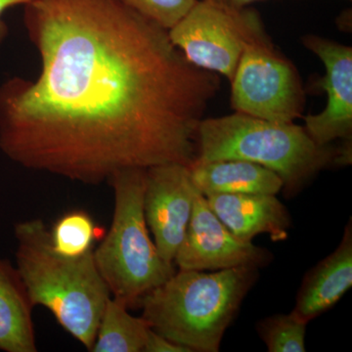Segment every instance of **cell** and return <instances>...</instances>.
Masks as SVG:
<instances>
[{"label":"cell","instance_id":"obj_1","mask_svg":"<svg viewBox=\"0 0 352 352\" xmlns=\"http://www.w3.org/2000/svg\"><path fill=\"white\" fill-rule=\"evenodd\" d=\"M36 80L0 85V150L29 170L98 185L118 171L190 166L220 89L168 30L119 0H31Z\"/></svg>","mask_w":352,"mask_h":352},{"label":"cell","instance_id":"obj_2","mask_svg":"<svg viewBox=\"0 0 352 352\" xmlns=\"http://www.w3.org/2000/svg\"><path fill=\"white\" fill-rule=\"evenodd\" d=\"M342 146L319 145L305 126L272 122L235 112L201 120L195 161L243 160L274 171L284 196L293 198L321 171L351 164V140Z\"/></svg>","mask_w":352,"mask_h":352},{"label":"cell","instance_id":"obj_3","mask_svg":"<svg viewBox=\"0 0 352 352\" xmlns=\"http://www.w3.org/2000/svg\"><path fill=\"white\" fill-rule=\"evenodd\" d=\"M14 233L17 270L34 307L47 308L64 330L91 351L111 298L94 250L76 258L58 254L43 219L18 222Z\"/></svg>","mask_w":352,"mask_h":352},{"label":"cell","instance_id":"obj_4","mask_svg":"<svg viewBox=\"0 0 352 352\" xmlns=\"http://www.w3.org/2000/svg\"><path fill=\"white\" fill-rule=\"evenodd\" d=\"M258 279V268L175 271L139 307L150 328L192 351L217 352Z\"/></svg>","mask_w":352,"mask_h":352},{"label":"cell","instance_id":"obj_5","mask_svg":"<svg viewBox=\"0 0 352 352\" xmlns=\"http://www.w3.org/2000/svg\"><path fill=\"white\" fill-rule=\"evenodd\" d=\"M144 168L118 171L109 180L115 193L110 230L94 250L95 263L111 296L127 308L139 307L146 294L175 273L164 261L150 237L143 198Z\"/></svg>","mask_w":352,"mask_h":352},{"label":"cell","instance_id":"obj_6","mask_svg":"<svg viewBox=\"0 0 352 352\" xmlns=\"http://www.w3.org/2000/svg\"><path fill=\"white\" fill-rule=\"evenodd\" d=\"M171 43L188 62L232 80L245 48L270 38L256 9L231 8L198 0L179 22L168 30Z\"/></svg>","mask_w":352,"mask_h":352},{"label":"cell","instance_id":"obj_7","mask_svg":"<svg viewBox=\"0 0 352 352\" xmlns=\"http://www.w3.org/2000/svg\"><path fill=\"white\" fill-rule=\"evenodd\" d=\"M230 82L235 112L280 122L302 116L305 94L300 74L270 38L245 48Z\"/></svg>","mask_w":352,"mask_h":352},{"label":"cell","instance_id":"obj_8","mask_svg":"<svg viewBox=\"0 0 352 352\" xmlns=\"http://www.w3.org/2000/svg\"><path fill=\"white\" fill-rule=\"evenodd\" d=\"M272 258L268 250L234 235L212 212L206 197L197 191L186 235L175 258L179 270H259L271 263Z\"/></svg>","mask_w":352,"mask_h":352},{"label":"cell","instance_id":"obj_9","mask_svg":"<svg viewBox=\"0 0 352 352\" xmlns=\"http://www.w3.org/2000/svg\"><path fill=\"white\" fill-rule=\"evenodd\" d=\"M197 191L184 164H160L146 170V222L160 256L168 263H175L186 235Z\"/></svg>","mask_w":352,"mask_h":352},{"label":"cell","instance_id":"obj_10","mask_svg":"<svg viewBox=\"0 0 352 352\" xmlns=\"http://www.w3.org/2000/svg\"><path fill=\"white\" fill-rule=\"evenodd\" d=\"M302 43L325 67L319 87L327 94V106L317 115L305 118L308 135L319 145L352 138V48L331 39L307 34Z\"/></svg>","mask_w":352,"mask_h":352},{"label":"cell","instance_id":"obj_11","mask_svg":"<svg viewBox=\"0 0 352 352\" xmlns=\"http://www.w3.org/2000/svg\"><path fill=\"white\" fill-rule=\"evenodd\" d=\"M224 226L240 239L267 234L274 242L287 240L292 226L289 210L276 195L217 194L206 197Z\"/></svg>","mask_w":352,"mask_h":352},{"label":"cell","instance_id":"obj_12","mask_svg":"<svg viewBox=\"0 0 352 352\" xmlns=\"http://www.w3.org/2000/svg\"><path fill=\"white\" fill-rule=\"evenodd\" d=\"M351 286L352 223L349 219L337 249L305 274L292 312L309 323L339 302Z\"/></svg>","mask_w":352,"mask_h":352},{"label":"cell","instance_id":"obj_13","mask_svg":"<svg viewBox=\"0 0 352 352\" xmlns=\"http://www.w3.org/2000/svg\"><path fill=\"white\" fill-rule=\"evenodd\" d=\"M192 182L205 197L217 194L277 195L283 182L274 171L243 160L194 161L189 166Z\"/></svg>","mask_w":352,"mask_h":352},{"label":"cell","instance_id":"obj_14","mask_svg":"<svg viewBox=\"0 0 352 352\" xmlns=\"http://www.w3.org/2000/svg\"><path fill=\"white\" fill-rule=\"evenodd\" d=\"M34 307L17 268L0 259V351H38Z\"/></svg>","mask_w":352,"mask_h":352},{"label":"cell","instance_id":"obj_15","mask_svg":"<svg viewBox=\"0 0 352 352\" xmlns=\"http://www.w3.org/2000/svg\"><path fill=\"white\" fill-rule=\"evenodd\" d=\"M150 326L132 316L124 302L111 296L101 315L92 352H141Z\"/></svg>","mask_w":352,"mask_h":352},{"label":"cell","instance_id":"obj_16","mask_svg":"<svg viewBox=\"0 0 352 352\" xmlns=\"http://www.w3.org/2000/svg\"><path fill=\"white\" fill-rule=\"evenodd\" d=\"M50 236L53 249L58 254L76 258L94 250L97 226L85 210H72L57 220Z\"/></svg>","mask_w":352,"mask_h":352},{"label":"cell","instance_id":"obj_17","mask_svg":"<svg viewBox=\"0 0 352 352\" xmlns=\"http://www.w3.org/2000/svg\"><path fill=\"white\" fill-rule=\"evenodd\" d=\"M307 324L291 312L261 319L256 331L270 352H305Z\"/></svg>","mask_w":352,"mask_h":352},{"label":"cell","instance_id":"obj_18","mask_svg":"<svg viewBox=\"0 0 352 352\" xmlns=\"http://www.w3.org/2000/svg\"><path fill=\"white\" fill-rule=\"evenodd\" d=\"M163 27L170 30L188 13L198 0H119Z\"/></svg>","mask_w":352,"mask_h":352},{"label":"cell","instance_id":"obj_19","mask_svg":"<svg viewBox=\"0 0 352 352\" xmlns=\"http://www.w3.org/2000/svg\"><path fill=\"white\" fill-rule=\"evenodd\" d=\"M143 352H193L188 347L176 344L150 328Z\"/></svg>","mask_w":352,"mask_h":352},{"label":"cell","instance_id":"obj_20","mask_svg":"<svg viewBox=\"0 0 352 352\" xmlns=\"http://www.w3.org/2000/svg\"><path fill=\"white\" fill-rule=\"evenodd\" d=\"M31 0H0V44L8 36V27L3 20V14L11 7L23 6L29 3Z\"/></svg>","mask_w":352,"mask_h":352},{"label":"cell","instance_id":"obj_21","mask_svg":"<svg viewBox=\"0 0 352 352\" xmlns=\"http://www.w3.org/2000/svg\"><path fill=\"white\" fill-rule=\"evenodd\" d=\"M210 1L215 2V3L221 4L231 7V8H245L249 7L252 3L256 2L264 1V0H210Z\"/></svg>","mask_w":352,"mask_h":352}]
</instances>
